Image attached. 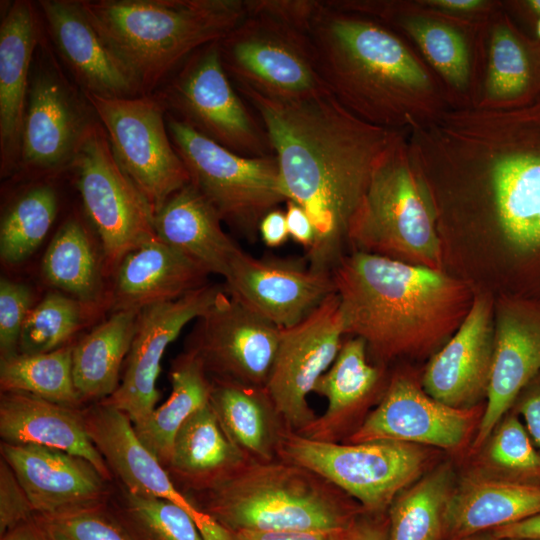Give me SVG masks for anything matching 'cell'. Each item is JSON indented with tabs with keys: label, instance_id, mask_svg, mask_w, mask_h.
<instances>
[{
	"label": "cell",
	"instance_id": "obj_1",
	"mask_svg": "<svg viewBox=\"0 0 540 540\" xmlns=\"http://www.w3.org/2000/svg\"><path fill=\"white\" fill-rule=\"evenodd\" d=\"M235 88L267 133L288 200L312 220L316 237L306 260L331 272L345 255L351 219L376 165L402 132L361 120L332 94L280 100Z\"/></svg>",
	"mask_w": 540,
	"mask_h": 540
},
{
	"label": "cell",
	"instance_id": "obj_2",
	"mask_svg": "<svg viewBox=\"0 0 540 540\" xmlns=\"http://www.w3.org/2000/svg\"><path fill=\"white\" fill-rule=\"evenodd\" d=\"M406 137L424 181L468 185L507 244L540 248V100L506 110L451 108Z\"/></svg>",
	"mask_w": 540,
	"mask_h": 540
},
{
	"label": "cell",
	"instance_id": "obj_3",
	"mask_svg": "<svg viewBox=\"0 0 540 540\" xmlns=\"http://www.w3.org/2000/svg\"><path fill=\"white\" fill-rule=\"evenodd\" d=\"M309 35L331 94L361 120L407 133L452 108L432 69L377 20L324 1Z\"/></svg>",
	"mask_w": 540,
	"mask_h": 540
},
{
	"label": "cell",
	"instance_id": "obj_4",
	"mask_svg": "<svg viewBox=\"0 0 540 540\" xmlns=\"http://www.w3.org/2000/svg\"><path fill=\"white\" fill-rule=\"evenodd\" d=\"M345 335L381 361L433 347L457 329L472 301L440 270L354 251L331 271Z\"/></svg>",
	"mask_w": 540,
	"mask_h": 540
},
{
	"label": "cell",
	"instance_id": "obj_5",
	"mask_svg": "<svg viewBox=\"0 0 540 540\" xmlns=\"http://www.w3.org/2000/svg\"><path fill=\"white\" fill-rule=\"evenodd\" d=\"M89 21L137 82L151 92L201 47L245 16V0H81Z\"/></svg>",
	"mask_w": 540,
	"mask_h": 540
},
{
	"label": "cell",
	"instance_id": "obj_6",
	"mask_svg": "<svg viewBox=\"0 0 540 540\" xmlns=\"http://www.w3.org/2000/svg\"><path fill=\"white\" fill-rule=\"evenodd\" d=\"M185 495L229 531L343 532L364 512L320 475L280 458L248 461Z\"/></svg>",
	"mask_w": 540,
	"mask_h": 540
},
{
	"label": "cell",
	"instance_id": "obj_7",
	"mask_svg": "<svg viewBox=\"0 0 540 540\" xmlns=\"http://www.w3.org/2000/svg\"><path fill=\"white\" fill-rule=\"evenodd\" d=\"M347 243L356 250L439 270L436 208L400 133L376 165L351 219Z\"/></svg>",
	"mask_w": 540,
	"mask_h": 540
},
{
	"label": "cell",
	"instance_id": "obj_8",
	"mask_svg": "<svg viewBox=\"0 0 540 540\" xmlns=\"http://www.w3.org/2000/svg\"><path fill=\"white\" fill-rule=\"evenodd\" d=\"M166 123L190 183L211 203L223 222L254 241L264 215L288 201L275 156L239 155L171 114L166 115Z\"/></svg>",
	"mask_w": 540,
	"mask_h": 540
},
{
	"label": "cell",
	"instance_id": "obj_9",
	"mask_svg": "<svg viewBox=\"0 0 540 540\" xmlns=\"http://www.w3.org/2000/svg\"><path fill=\"white\" fill-rule=\"evenodd\" d=\"M277 454L320 475L373 515L387 512L394 498L419 477L425 462L422 450L410 443L324 442L290 429Z\"/></svg>",
	"mask_w": 540,
	"mask_h": 540
},
{
	"label": "cell",
	"instance_id": "obj_10",
	"mask_svg": "<svg viewBox=\"0 0 540 540\" xmlns=\"http://www.w3.org/2000/svg\"><path fill=\"white\" fill-rule=\"evenodd\" d=\"M219 50L235 87L280 100L331 94L309 33L276 19L246 14L219 41Z\"/></svg>",
	"mask_w": 540,
	"mask_h": 540
},
{
	"label": "cell",
	"instance_id": "obj_11",
	"mask_svg": "<svg viewBox=\"0 0 540 540\" xmlns=\"http://www.w3.org/2000/svg\"><path fill=\"white\" fill-rule=\"evenodd\" d=\"M334 8L384 24L406 40L437 75L452 108L477 104L481 78V28L435 13L417 0H329Z\"/></svg>",
	"mask_w": 540,
	"mask_h": 540
},
{
	"label": "cell",
	"instance_id": "obj_12",
	"mask_svg": "<svg viewBox=\"0 0 540 540\" xmlns=\"http://www.w3.org/2000/svg\"><path fill=\"white\" fill-rule=\"evenodd\" d=\"M235 89L217 41L191 54L157 96L172 116L228 150L247 157L273 155L260 119Z\"/></svg>",
	"mask_w": 540,
	"mask_h": 540
},
{
	"label": "cell",
	"instance_id": "obj_13",
	"mask_svg": "<svg viewBox=\"0 0 540 540\" xmlns=\"http://www.w3.org/2000/svg\"><path fill=\"white\" fill-rule=\"evenodd\" d=\"M84 95L107 134L119 166L155 215L174 193L190 183L168 132L165 106L156 94L123 98Z\"/></svg>",
	"mask_w": 540,
	"mask_h": 540
},
{
	"label": "cell",
	"instance_id": "obj_14",
	"mask_svg": "<svg viewBox=\"0 0 540 540\" xmlns=\"http://www.w3.org/2000/svg\"><path fill=\"white\" fill-rule=\"evenodd\" d=\"M72 166L83 207L101 241L104 267L114 273L128 253L159 238L154 213L119 166L101 123Z\"/></svg>",
	"mask_w": 540,
	"mask_h": 540
},
{
	"label": "cell",
	"instance_id": "obj_15",
	"mask_svg": "<svg viewBox=\"0 0 540 540\" xmlns=\"http://www.w3.org/2000/svg\"><path fill=\"white\" fill-rule=\"evenodd\" d=\"M40 52L30 74L19 166L52 172L72 166L100 121L84 93Z\"/></svg>",
	"mask_w": 540,
	"mask_h": 540
},
{
	"label": "cell",
	"instance_id": "obj_16",
	"mask_svg": "<svg viewBox=\"0 0 540 540\" xmlns=\"http://www.w3.org/2000/svg\"><path fill=\"white\" fill-rule=\"evenodd\" d=\"M196 320L185 350L198 357L211 379L266 386L282 328L227 289Z\"/></svg>",
	"mask_w": 540,
	"mask_h": 540
},
{
	"label": "cell",
	"instance_id": "obj_17",
	"mask_svg": "<svg viewBox=\"0 0 540 540\" xmlns=\"http://www.w3.org/2000/svg\"><path fill=\"white\" fill-rule=\"evenodd\" d=\"M344 335L336 292L300 323L282 328L265 388L290 430L299 433L316 419L307 397L336 359Z\"/></svg>",
	"mask_w": 540,
	"mask_h": 540
},
{
	"label": "cell",
	"instance_id": "obj_18",
	"mask_svg": "<svg viewBox=\"0 0 540 540\" xmlns=\"http://www.w3.org/2000/svg\"><path fill=\"white\" fill-rule=\"evenodd\" d=\"M225 290V284L207 283L176 300L139 310L122 381L116 391L101 402L125 412L133 425L146 420L160 398L156 383L167 347Z\"/></svg>",
	"mask_w": 540,
	"mask_h": 540
},
{
	"label": "cell",
	"instance_id": "obj_19",
	"mask_svg": "<svg viewBox=\"0 0 540 540\" xmlns=\"http://www.w3.org/2000/svg\"><path fill=\"white\" fill-rule=\"evenodd\" d=\"M227 291L280 328L304 320L336 292L331 272L296 258H257L243 250L224 282Z\"/></svg>",
	"mask_w": 540,
	"mask_h": 540
},
{
	"label": "cell",
	"instance_id": "obj_20",
	"mask_svg": "<svg viewBox=\"0 0 540 540\" xmlns=\"http://www.w3.org/2000/svg\"><path fill=\"white\" fill-rule=\"evenodd\" d=\"M470 412L447 406L405 376H395L378 405L342 443L390 440L444 449L458 447L468 435Z\"/></svg>",
	"mask_w": 540,
	"mask_h": 540
},
{
	"label": "cell",
	"instance_id": "obj_21",
	"mask_svg": "<svg viewBox=\"0 0 540 540\" xmlns=\"http://www.w3.org/2000/svg\"><path fill=\"white\" fill-rule=\"evenodd\" d=\"M0 450L36 515L102 504L110 496L109 481L80 456L42 445L2 441Z\"/></svg>",
	"mask_w": 540,
	"mask_h": 540
},
{
	"label": "cell",
	"instance_id": "obj_22",
	"mask_svg": "<svg viewBox=\"0 0 540 540\" xmlns=\"http://www.w3.org/2000/svg\"><path fill=\"white\" fill-rule=\"evenodd\" d=\"M82 416L90 439L124 488L176 504L192 517L198 531L213 520L176 486L166 468L139 440L125 412L96 402L84 409Z\"/></svg>",
	"mask_w": 540,
	"mask_h": 540
},
{
	"label": "cell",
	"instance_id": "obj_23",
	"mask_svg": "<svg viewBox=\"0 0 540 540\" xmlns=\"http://www.w3.org/2000/svg\"><path fill=\"white\" fill-rule=\"evenodd\" d=\"M491 301L476 296L448 342L433 355L422 378L424 391L454 408L466 407L486 395L494 350Z\"/></svg>",
	"mask_w": 540,
	"mask_h": 540
},
{
	"label": "cell",
	"instance_id": "obj_24",
	"mask_svg": "<svg viewBox=\"0 0 540 540\" xmlns=\"http://www.w3.org/2000/svg\"><path fill=\"white\" fill-rule=\"evenodd\" d=\"M540 373V307L507 301L497 309L494 350L476 444L483 443L515 403L522 390Z\"/></svg>",
	"mask_w": 540,
	"mask_h": 540
},
{
	"label": "cell",
	"instance_id": "obj_25",
	"mask_svg": "<svg viewBox=\"0 0 540 540\" xmlns=\"http://www.w3.org/2000/svg\"><path fill=\"white\" fill-rule=\"evenodd\" d=\"M38 6L54 46L86 94L135 97L140 88L85 14L81 0H41Z\"/></svg>",
	"mask_w": 540,
	"mask_h": 540
},
{
	"label": "cell",
	"instance_id": "obj_26",
	"mask_svg": "<svg viewBox=\"0 0 540 540\" xmlns=\"http://www.w3.org/2000/svg\"><path fill=\"white\" fill-rule=\"evenodd\" d=\"M482 78L475 107L515 109L540 100V42L501 6L481 29Z\"/></svg>",
	"mask_w": 540,
	"mask_h": 540
},
{
	"label": "cell",
	"instance_id": "obj_27",
	"mask_svg": "<svg viewBox=\"0 0 540 540\" xmlns=\"http://www.w3.org/2000/svg\"><path fill=\"white\" fill-rule=\"evenodd\" d=\"M39 26L33 5L17 0L0 24V157L2 171L19 166L30 69Z\"/></svg>",
	"mask_w": 540,
	"mask_h": 540
},
{
	"label": "cell",
	"instance_id": "obj_28",
	"mask_svg": "<svg viewBox=\"0 0 540 540\" xmlns=\"http://www.w3.org/2000/svg\"><path fill=\"white\" fill-rule=\"evenodd\" d=\"M0 436L11 444H36L88 460L107 480L112 473L92 440L82 411L25 392H1Z\"/></svg>",
	"mask_w": 540,
	"mask_h": 540
},
{
	"label": "cell",
	"instance_id": "obj_29",
	"mask_svg": "<svg viewBox=\"0 0 540 540\" xmlns=\"http://www.w3.org/2000/svg\"><path fill=\"white\" fill-rule=\"evenodd\" d=\"M209 274L160 238L128 253L114 271L113 310H141L176 300L204 285Z\"/></svg>",
	"mask_w": 540,
	"mask_h": 540
},
{
	"label": "cell",
	"instance_id": "obj_30",
	"mask_svg": "<svg viewBox=\"0 0 540 540\" xmlns=\"http://www.w3.org/2000/svg\"><path fill=\"white\" fill-rule=\"evenodd\" d=\"M222 219L211 203L189 183L174 193L154 215L158 237L208 274L228 277L242 251L223 230Z\"/></svg>",
	"mask_w": 540,
	"mask_h": 540
},
{
	"label": "cell",
	"instance_id": "obj_31",
	"mask_svg": "<svg viewBox=\"0 0 540 540\" xmlns=\"http://www.w3.org/2000/svg\"><path fill=\"white\" fill-rule=\"evenodd\" d=\"M540 513V484L470 477L454 491L446 512L445 540H458Z\"/></svg>",
	"mask_w": 540,
	"mask_h": 540
},
{
	"label": "cell",
	"instance_id": "obj_32",
	"mask_svg": "<svg viewBox=\"0 0 540 540\" xmlns=\"http://www.w3.org/2000/svg\"><path fill=\"white\" fill-rule=\"evenodd\" d=\"M380 379L381 370L369 362L365 341L356 336L345 340L313 389L327 399V409L298 434L317 441L344 442L352 434L354 414L372 396Z\"/></svg>",
	"mask_w": 540,
	"mask_h": 540
},
{
	"label": "cell",
	"instance_id": "obj_33",
	"mask_svg": "<svg viewBox=\"0 0 540 540\" xmlns=\"http://www.w3.org/2000/svg\"><path fill=\"white\" fill-rule=\"evenodd\" d=\"M248 461L225 433L209 401L178 430L166 470L188 494L215 485Z\"/></svg>",
	"mask_w": 540,
	"mask_h": 540
},
{
	"label": "cell",
	"instance_id": "obj_34",
	"mask_svg": "<svg viewBox=\"0 0 540 540\" xmlns=\"http://www.w3.org/2000/svg\"><path fill=\"white\" fill-rule=\"evenodd\" d=\"M210 404L229 439L249 461L278 458L289 430L265 387L213 380Z\"/></svg>",
	"mask_w": 540,
	"mask_h": 540
},
{
	"label": "cell",
	"instance_id": "obj_35",
	"mask_svg": "<svg viewBox=\"0 0 540 540\" xmlns=\"http://www.w3.org/2000/svg\"><path fill=\"white\" fill-rule=\"evenodd\" d=\"M138 313L137 310L114 312L72 347L73 378L81 402L103 401L118 388Z\"/></svg>",
	"mask_w": 540,
	"mask_h": 540
},
{
	"label": "cell",
	"instance_id": "obj_36",
	"mask_svg": "<svg viewBox=\"0 0 540 540\" xmlns=\"http://www.w3.org/2000/svg\"><path fill=\"white\" fill-rule=\"evenodd\" d=\"M168 399L140 424L133 425L139 440L167 468L175 436L183 423L210 401L212 381L198 357L185 350L170 370Z\"/></svg>",
	"mask_w": 540,
	"mask_h": 540
},
{
	"label": "cell",
	"instance_id": "obj_37",
	"mask_svg": "<svg viewBox=\"0 0 540 540\" xmlns=\"http://www.w3.org/2000/svg\"><path fill=\"white\" fill-rule=\"evenodd\" d=\"M453 491L447 467L402 490L386 512L387 540H445L446 512Z\"/></svg>",
	"mask_w": 540,
	"mask_h": 540
},
{
	"label": "cell",
	"instance_id": "obj_38",
	"mask_svg": "<svg viewBox=\"0 0 540 540\" xmlns=\"http://www.w3.org/2000/svg\"><path fill=\"white\" fill-rule=\"evenodd\" d=\"M45 279L83 304L99 300L101 271L89 235L76 219L67 220L51 240L42 260Z\"/></svg>",
	"mask_w": 540,
	"mask_h": 540
},
{
	"label": "cell",
	"instance_id": "obj_39",
	"mask_svg": "<svg viewBox=\"0 0 540 540\" xmlns=\"http://www.w3.org/2000/svg\"><path fill=\"white\" fill-rule=\"evenodd\" d=\"M1 392H25L45 400L77 408L72 347L36 354L17 353L0 360Z\"/></svg>",
	"mask_w": 540,
	"mask_h": 540
},
{
	"label": "cell",
	"instance_id": "obj_40",
	"mask_svg": "<svg viewBox=\"0 0 540 540\" xmlns=\"http://www.w3.org/2000/svg\"><path fill=\"white\" fill-rule=\"evenodd\" d=\"M56 214L57 196L49 185H37L18 197L1 219V260L15 265L29 257L47 235Z\"/></svg>",
	"mask_w": 540,
	"mask_h": 540
},
{
	"label": "cell",
	"instance_id": "obj_41",
	"mask_svg": "<svg viewBox=\"0 0 540 540\" xmlns=\"http://www.w3.org/2000/svg\"><path fill=\"white\" fill-rule=\"evenodd\" d=\"M121 487L117 497L119 521L134 540H203L194 520L181 507Z\"/></svg>",
	"mask_w": 540,
	"mask_h": 540
},
{
	"label": "cell",
	"instance_id": "obj_42",
	"mask_svg": "<svg viewBox=\"0 0 540 540\" xmlns=\"http://www.w3.org/2000/svg\"><path fill=\"white\" fill-rule=\"evenodd\" d=\"M83 305L64 294H47L28 313L21 330L18 352L36 354L63 347L81 323Z\"/></svg>",
	"mask_w": 540,
	"mask_h": 540
},
{
	"label": "cell",
	"instance_id": "obj_43",
	"mask_svg": "<svg viewBox=\"0 0 540 540\" xmlns=\"http://www.w3.org/2000/svg\"><path fill=\"white\" fill-rule=\"evenodd\" d=\"M49 540H134L104 503L53 515H36Z\"/></svg>",
	"mask_w": 540,
	"mask_h": 540
},
{
	"label": "cell",
	"instance_id": "obj_44",
	"mask_svg": "<svg viewBox=\"0 0 540 540\" xmlns=\"http://www.w3.org/2000/svg\"><path fill=\"white\" fill-rule=\"evenodd\" d=\"M489 457L514 480L536 483L540 478V452L517 416L506 417L498 426L490 443Z\"/></svg>",
	"mask_w": 540,
	"mask_h": 540
},
{
	"label": "cell",
	"instance_id": "obj_45",
	"mask_svg": "<svg viewBox=\"0 0 540 540\" xmlns=\"http://www.w3.org/2000/svg\"><path fill=\"white\" fill-rule=\"evenodd\" d=\"M32 308V292L24 284L0 280V353L6 358L18 353L22 327Z\"/></svg>",
	"mask_w": 540,
	"mask_h": 540
},
{
	"label": "cell",
	"instance_id": "obj_46",
	"mask_svg": "<svg viewBox=\"0 0 540 540\" xmlns=\"http://www.w3.org/2000/svg\"><path fill=\"white\" fill-rule=\"evenodd\" d=\"M35 516L23 487L9 464L0 460V535L5 536Z\"/></svg>",
	"mask_w": 540,
	"mask_h": 540
},
{
	"label": "cell",
	"instance_id": "obj_47",
	"mask_svg": "<svg viewBox=\"0 0 540 540\" xmlns=\"http://www.w3.org/2000/svg\"><path fill=\"white\" fill-rule=\"evenodd\" d=\"M324 6L316 0H245L246 14L263 15L310 32Z\"/></svg>",
	"mask_w": 540,
	"mask_h": 540
},
{
	"label": "cell",
	"instance_id": "obj_48",
	"mask_svg": "<svg viewBox=\"0 0 540 540\" xmlns=\"http://www.w3.org/2000/svg\"><path fill=\"white\" fill-rule=\"evenodd\" d=\"M423 7L449 17L451 19L470 24L480 25L500 6L502 1L497 0H417Z\"/></svg>",
	"mask_w": 540,
	"mask_h": 540
},
{
	"label": "cell",
	"instance_id": "obj_49",
	"mask_svg": "<svg viewBox=\"0 0 540 540\" xmlns=\"http://www.w3.org/2000/svg\"><path fill=\"white\" fill-rule=\"evenodd\" d=\"M515 403L532 442L540 452V373L522 390Z\"/></svg>",
	"mask_w": 540,
	"mask_h": 540
},
{
	"label": "cell",
	"instance_id": "obj_50",
	"mask_svg": "<svg viewBox=\"0 0 540 540\" xmlns=\"http://www.w3.org/2000/svg\"><path fill=\"white\" fill-rule=\"evenodd\" d=\"M502 6L521 30L540 42V0L502 1Z\"/></svg>",
	"mask_w": 540,
	"mask_h": 540
},
{
	"label": "cell",
	"instance_id": "obj_51",
	"mask_svg": "<svg viewBox=\"0 0 540 540\" xmlns=\"http://www.w3.org/2000/svg\"><path fill=\"white\" fill-rule=\"evenodd\" d=\"M285 216L289 237L302 245L306 252L311 249L315 242V228L307 212L298 204L288 200L286 203Z\"/></svg>",
	"mask_w": 540,
	"mask_h": 540
},
{
	"label": "cell",
	"instance_id": "obj_52",
	"mask_svg": "<svg viewBox=\"0 0 540 540\" xmlns=\"http://www.w3.org/2000/svg\"><path fill=\"white\" fill-rule=\"evenodd\" d=\"M348 530L343 532H263L241 530L231 531V533L233 540H346Z\"/></svg>",
	"mask_w": 540,
	"mask_h": 540
},
{
	"label": "cell",
	"instance_id": "obj_53",
	"mask_svg": "<svg viewBox=\"0 0 540 540\" xmlns=\"http://www.w3.org/2000/svg\"><path fill=\"white\" fill-rule=\"evenodd\" d=\"M387 514H367L363 512L350 526L346 540H387Z\"/></svg>",
	"mask_w": 540,
	"mask_h": 540
},
{
	"label": "cell",
	"instance_id": "obj_54",
	"mask_svg": "<svg viewBox=\"0 0 540 540\" xmlns=\"http://www.w3.org/2000/svg\"><path fill=\"white\" fill-rule=\"evenodd\" d=\"M258 233L268 247L283 245L289 238L285 211L275 208L265 214L259 223Z\"/></svg>",
	"mask_w": 540,
	"mask_h": 540
},
{
	"label": "cell",
	"instance_id": "obj_55",
	"mask_svg": "<svg viewBox=\"0 0 540 540\" xmlns=\"http://www.w3.org/2000/svg\"><path fill=\"white\" fill-rule=\"evenodd\" d=\"M499 540L537 539L540 540V513L519 522L491 530Z\"/></svg>",
	"mask_w": 540,
	"mask_h": 540
},
{
	"label": "cell",
	"instance_id": "obj_56",
	"mask_svg": "<svg viewBox=\"0 0 540 540\" xmlns=\"http://www.w3.org/2000/svg\"><path fill=\"white\" fill-rule=\"evenodd\" d=\"M1 538L6 540H49L36 519H31L18 526Z\"/></svg>",
	"mask_w": 540,
	"mask_h": 540
},
{
	"label": "cell",
	"instance_id": "obj_57",
	"mask_svg": "<svg viewBox=\"0 0 540 540\" xmlns=\"http://www.w3.org/2000/svg\"><path fill=\"white\" fill-rule=\"evenodd\" d=\"M458 540H499V539H497L492 533V531L490 530V531L481 532V533H478L469 537H465L462 539H458Z\"/></svg>",
	"mask_w": 540,
	"mask_h": 540
},
{
	"label": "cell",
	"instance_id": "obj_58",
	"mask_svg": "<svg viewBox=\"0 0 540 540\" xmlns=\"http://www.w3.org/2000/svg\"><path fill=\"white\" fill-rule=\"evenodd\" d=\"M508 540H537V539H508Z\"/></svg>",
	"mask_w": 540,
	"mask_h": 540
},
{
	"label": "cell",
	"instance_id": "obj_59",
	"mask_svg": "<svg viewBox=\"0 0 540 540\" xmlns=\"http://www.w3.org/2000/svg\"><path fill=\"white\" fill-rule=\"evenodd\" d=\"M1 540H6L5 538H1Z\"/></svg>",
	"mask_w": 540,
	"mask_h": 540
}]
</instances>
